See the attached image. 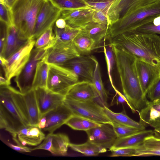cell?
I'll use <instances>...</instances> for the list:
<instances>
[{"instance_id":"484cf974","label":"cell","mask_w":160,"mask_h":160,"mask_svg":"<svg viewBox=\"0 0 160 160\" xmlns=\"http://www.w3.org/2000/svg\"><path fill=\"white\" fill-rule=\"evenodd\" d=\"M135 156H160V138L153 135L146 137L143 142L135 147Z\"/></svg>"},{"instance_id":"603a6c76","label":"cell","mask_w":160,"mask_h":160,"mask_svg":"<svg viewBox=\"0 0 160 160\" xmlns=\"http://www.w3.org/2000/svg\"><path fill=\"white\" fill-rule=\"evenodd\" d=\"M41 130L36 126H28L17 132L18 139L22 145L37 146L42 142L46 137Z\"/></svg>"},{"instance_id":"db71d44e","label":"cell","mask_w":160,"mask_h":160,"mask_svg":"<svg viewBox=\"0 0 160 160\" xmlns=\"http://www.w3.org/2000/svg\"><path fill=\"white\" fill-rule=\"evenodd\" d=\"M86 1L89 2H101L107 1H114V0H85Z\"/></svg>"},{"instance_id":"6da1fadb","label":"cell","mask_w":160,"mask_h":160,"mask_svg":"<svg viewBox=\"0 0 160 160\" xmlns=\"http://www.w3.org/2000/svg\"><path fill=\"white\" fill-rule=\"evenodd\" d=\"M114 55L115 66L122 92L133 112H139L148 101L142 92L137 71V57L123 48L110 43Z\"/></svg>"},{"instance_id":"83f0119b","label":"cell","mask_w":160,"mask_h":160,"mask_svg":"<svg viewBox=\"0 0 160 160\" xmlns=\"http://www.w3.org/2000/svg\"><path fill=\"white\" fill-rule=\"evenodd\" d=\"M103 109L105 114L113 123L133 127L142 130L145 129L146 127L139 122L135 121L128 117L124 112L117 113L104 106Z\"/></svg>"},{"instance_id":"c3c4849f","label":"cell","mask_w":160,"mask_h":160,"mask_svg":"<svg viewBox=\"0 0 160 160\" xmlns=\"http://www.w3.org/2000/svg\"><path fill=\"white\" fill-rule=\"evenodd\" d=\"M55 24V26L60 28H65L67 24L65 21L63 19L60 18L56 21Z\"/></svg>"},{"instance_id":"9c48e42d","label":"cell","mask_w":160,"mask_h":160,"mask_svg":"<svg viewBox=\"0 0 160 160\" xmlns=\"http://www.w3.org/2000/svg\"><path fill=\"white\" fill-rule=\"evenodd\" d=\"M48 49H38L34 48L28 62L20 73L15 77L14 81L22 93H25L32 89V83L37 64L45 58Z\"/></svg>"},{"instance_id":"bcb514c9","label":"cell","mask_w":160,"mask_h":160,"mask_svg":"<svg viewBox=\"0 0 160 160\" xmlns=\"http://www.w3.org/2000/svg\"><path fill=\"white\" fill-rule=\"evenodd\" d=\"M7 145L12 149L19 152H31L32 148L21 144L15 145L9 142H7Z\"/></svg>"},{"instance_id":"cb8c5ba5","label":"cell","mask_w":160,"mask_h":160,"mask_svg":"<svg viewBox=\"0 0 160 160\" xmlns=\"http://www.w3.org/2000/svg\"><path fill=\"white\" fill-rule=\"evenodd\" d=\"M154 131L145 129L130 136L122 138H117L112 147L111 151L118 149L137 146L141 144L147 137L153 135Z\"/></svg>"},{"instance_id":"d6a6232c","label":"cell","mask_w":160,"mask_h":160,"mask_svg":"<svg viewBox=\"0 0 160 160\" xmlns=\"http://www.w3.org/2000/svg\"><path fill=\"white\" fill-rule=\"evenodd\" d=\"M69 147L74 151L87 156H97L100 153L106 152L107 150L88 141L81 144H75L70 143Z\"/></svg>"},{"instance_id":"30bf717a","label":"cell","mask_w":160,"mask_h":160,"mask_svg":"<svg viewBox=\"0 0 160 160\" xmlns=\"http://www.w3.org/2000/svg\"><path fill=\"white\" fill-rule=\"evenodd\" d=\"M159 2L160 0H114L107 13L108 26L128 14Z\"/></svg>"},{"instance_id":"f546056e","label":"cell","mask_w":160,"mask_h":160,"mask_svg":"<svg viewBox=\"0 0 160 160\" xmlns=\"http://www.w3.org/2000/svg\"><path fill=\"white\" fill-rule=\"evenodd\" d=\"M49 66V64L45 61V58L38 62L33 80L32 89L46 88Z\"/></svg>"},{"instance_id":"9a60e30c","label":"cell","mask_w":160,"mask_h":160,"mask_svg":"<svg viewBox=\"0 0 160 160\" xmlns=\"http://www.w3.org/2000/svg\"><path fill=\"white\" fill-rule=\"evenodd\" d=\"M95 57L80 55L62 66L72 70L79 78L92 82L95 67Z\"/></svg>"},{"instance_id":"277c9868","label":"cell","mask_w":160,"mask_h":160,"mask_svg":"<svg viewBox=\"0 0 160 160\" xmlns=\"http://www.w3.org/2000/svg\"><path fill=\"white\" fill-rule=\"evenodd\" d=\"M47 0H17L11 8L13 25L31 39L38 15Z\"/></svg>"},{"instance_id":"b9f144b4","label":"cell","mask_w":160,"mask_h":160,"mask_svg":"<svg viewBox=\"0 0 160 160\" xmlns=\"http://www.w3.org/2000/svg\"><path fill=\"white\" fill-rule=\"evenodd\" d=\"M147 95L151 101L160 100V79L149 89Z\"/></svg>"},{"instance_id":"7c38bea8","label":"cell","mask_w":160,"mask_h":160,"mask_svg":"<svg viewBox=\"0 0 160 160\" xmlns=\"http://www.w3.org/2000/svg\"><path fill=\"white\" fill-rule=\"evenodd\" d=\"M61 10L47 0L37 17L31 39L36 40L45 31L53 27L60 18Z\"/></svg>"},{"instance_id":"f6af8a7d","label":"cell","mask_w":160,"mask_h":160,"mask_svg":"<svg viewBox=\"0 0 160 160\" xmlns=\"http://www.w3.org/2000/svg\"><path fill=\"white\" fill-rule=\"evenodd\" d=\"M8 26L0 20V54L3 51L6 41Z\"/></svg>"},{"instance_id":"d590c367","label":"cell","mask_w":160,"mask_h":160,"mask_svg":"<svg viewBox=\"0 0 160 160\" xmlns=\"http://www.w3.org/2000/svg\"><path fill=\"white\" fill-rule=\"evenodd\" d=\"M61 10L75 9L89 7L85 0H48Z\"/></svg>"},{"instance_id":"8fae6325","label":"cell","mask_w":160,"mask_h":160,"mask_svg":"<svg viewBox=\"0 0 160 160\" xmlns=\"http://www.w3.org/2000/svg\"><path fill=\"white\" fill-rule=\"evenodd\" d=\"M81 55L75 47L73 41L62 42L57 40L47 50L45 58L49 64L62 66L69 61Z\"/></svg>"},{"instance_id":"74e56055","label":"cell","mask_w":160,"mask_h":160,"mask_svg":"<svg viewBox=\"0 0 160 160\" xmlns=\"http://www.w3.org/2000/svg\"><path fill=\"white\" fill-rule=\"evenodd\" d=\"M112 126L117 138L126 137L143 130L137 128L113 123Z\"/></svg>"},{"instance_id":"ba28073f","label":"cell","mask_w":160,"mask_h":160,"mask_svg":"<svg viewBox=\"0 0 160 160\" xmlns=\"http://www.w3.org/2000/svg\"><path fill=\"white\" fill-rule=\"evenodd\" d=\"M64 103L74 115L96 122L112 125V122L104 112L103 107L94 100L77 101L65 98Z\"/></svg>"},{"instance_id":"f35d334b","label":"cell","mask_w":160,"mask_h":160,"mask_svg":"<svg viewBox=\"0 0 160 160\" xmlns=\"http://www.w3.org/2000/svg\"><path fill=\"white\" fill-rule=\"evenodd\" d=\"M0 18L8 26L13 25L11 8L4 0H0Z\"/></svg>"},{"instance_id":"f1b7e54d","label":"cell","mask_w":160,"mask_h":160,"mask_svg":"<svg viewBox=\"0 0 160 160\" xmlns=\"http://www.w3.org/2000/svg\"><path fill=\"white\" fill-rule=\"evenodd\" d=\"M73 44L81 55L89 54L97 48L95 41L81 32L73 41Z\"/></svg>"},{"instance_id":"7402d4cb","label":"cell","mask_w":160,"mask_h":160,"mask_svg":"<svg viewBox=\"0 0 160 160\" xmlns=\"http://www.w3.org/2000/svg\"><path fill=\"white\" fill-rule=\"evenodd\" d=\"M138 112L139 122L146 127L150 126L155 128L160 126V100H148L146 106Z\"/></svg>"},{"instance_id":"2e32d148","label":"cell","mask_w":160,"mask_h":160,"mask_svg":"<svg viewBox=\"0 0 160 160\" xmlns=\"http://www.w3.org/2000/svg\"><path fill=\"white\" fill-rule=\"evenodd\" d=\"M34 90L41 118L62 103L65 98V96L54 93L47 88H39Z\"/></svg>"},{"instance_id":"f5cc1de1","label":"cell","mask_w":160,"mask_h":160,"mask_svg":"<svg viewBox=\"0 0 160 160\" xmlns=\"http://www.w3.org/2000/svg\"><path fill=\"white\" fill-rule=\"evenodd\" d=\"M17 0H4L6 3L11 8Z\"/></svg>"},{"instance_id":"e0dca14e","label":"cell","mask_w":160,"mask_h":160,"mask_svg":"<svg viewBox=\"0 0 160 160\" xmlns=\"http://www.w3.org/2000/svg\"><path fill=\"white\" fill-rule=\"evenodd\" d=\"M94 9L89 7L62 10L60 18L63 19L67 24L72 27L82 28L92 22V16Z\"/></svg>"},{"instance_id":"f907efd6","label":"cell","mask_w":160,"mask_h":160,"mask_svg":"<svg viewBox=\"0 0 160 160\" xmlns=\"http://www.w3.org/2000/svg\"><path fill=\"white\" fill-rule=\"evenodd\" d=\"M10 82L1 75L0 78V85H10Z\"/></svg>"},{"instance_id":"8d00e7d4","label":"cell","mask_w":160,"mask_h":160,"mask_svg":"<svg viewBox=\"0 0 160 160\" xmlns=\"http://www.w3.org/2000/svg\"><path fill=\"white\" fill-rule=\"evenodd\" d=\"M104 52L107 64L108 74L109 79L112 87L115 91L117 89L113 83L112 77V72L115 65V59L111 45H104Z\"/></svg>"},{"instance_id":"ee69618b","label":"cell","mask_w":160,"mask_h":160,"mask_svg":"<svg viewBox=\"0 0 160 160\" xmlns=\"http://www.w3.org/2000/svg\"><path fill=\"white\" fill-rule=\"evenodd\" d=\"M113 1H111L101 2H86L88 6L90 7L108 13L109 8Z\"/></svg>"},{"instance_id":"d4e9b609","label":"cell","mask_w":160,"mask_h":160,"mask_svg":"<svg viewBox=\"0 0 160 160\" xmlns=\"http://www.w3.org/2000/svg\"><path fill=\"white\" fill-rule=\"evenodd\" d=\"M22 95L29 125L37 126L41 117L34 90L32 89Z\"/></svg>"},{"instance_id":"44dd1931","label":"cell","mask_w":160,"mask_h":160,"mask_svg":"<svg viewBox=\"0 0 160 160\" xmlns=\"http://www.w3.org/2000/svg\"><path fill=\"white\" fill-rule=\"evenodd\" d=\"M29 40L24 37L14 25L8 26L5 45L0 57L8 59L24 46Z\"/></svg>"},{"instance_id":"836d02e7","label":"cell","mask_w":160,"mask_h":160,"mask_svg":"<svg viewBox=\"0 0 160 160\" xmlns=\"http://www.w3.org/2000/svg\"><path fill=\"white\" fill-rule=\"evenodd\" d=\"M53 31L57 40L67 42L73 41L81 32L82 28L72 27L67 24L65 28H62L54 26Z\"/></svg>"},{"instance_id":"5b68a950","label":"cell","mask_w":160,"mask_h":160,"mask_svg":"<svg viewBox=\"0 0 160 160\" xmlns=\"http://www.w3.org/2000/svg\"><path fill=\"white\" fill-rule=\"evenodd\" d=\"M160 16V2L149 7L127 14L108 26L106 39L110 41L116 37L135 30L138 27L153 22Z\"/></svg>"},{"instance_id":"ac0fdd59","label":"cell","mask_w":160,"mask_h":160,"mask_svg":"<svg viewBox=\"0 0 160 160\" xmlns=\"http://www.w3.org/2000/svg\"><path fill=\"white\" fill-rule=\"evenodd\" d=\"M73 115L71 109L63 102L43 116L46 118V126L43 130L49 133H53L57 129L65 124Z\"/></svg>"},{"instance_id":"4dcf8cb0","label":"cell","mask_w":160,"mask_h":160,"mask_svg":"<svg viewBox=\"0 0 160 160\" xmlns=\"http://www.w3.org/2000/svg\"><path fill=\"white\" fill-rule=\"evenodd\" d=\"M95 67L92 83L103 106L107 107L108 94L103 84L99 62L95 57Z\"/></svg>"},{"instance_id":"ffe728a7","label":"cell","mask_w":160,"mask_h":160,"mask_svg":"<svg viewBox=\"0 0 160 160\" xmlns=\"http://www.w3.org/2000/svg\"><path fill=\"white\" fill-rule=\"evenodd\" d=\"M68 136L63 133H49L44 139V149L55 155L65 156L70 143Z\"/></svg>"},{"instance_id":"ab89813d","label":"cell","mask_w":160,"mask_h":160,"mask_svg":"<svg viewBox=\"0 0 160 160\" xmlns=\"http://www.w3.org/2000/svg\"><path fill=\"white\" fill-rule=\"evenodd\" d=\"M134 31L143 33L160 35V24L155 25L152 22L138 27Z\"/></svg>"},{"instance_id":"816d5d0a","label":"cell","mask_w":160,"mask_h":160,"mask_svg":"<svg viewBox=\"0 0 160 160\" xmlns=\"http://www.w3.org/2000/svg\"><path fill=\"white\" fill-rule=\"evenodd\" d=\"M153 135L156 138H160V126L154 128Z\"/></svg>"},{"instance_id":"5bb4252c","label":"cell","mask_w":160,"mask_h":160,"mask_svg":"<svg viewBox=\"0 0 160 160\" xmlns=\"http://www.w3.org/2000/svg\"><path fill=\"white\" fill-rule=\"evenodd\" d=\"M136 64L139 82L144 95L146 97L149 89L160 79V70L137 58Z\"/></svg>"},{"instance_id":"60d3db41","label":"cell","mask_w":160,"mask_h":160,"mask_svg":"<svg viewBox=\"0 0 160 160\" xmlns=\"http://www.w3.org/2000/svg\"><path fill=\"white\" fill-rule=\"evenodd\" d=\"M110 157H132L135 156L136 148L135 147L124 148L111 151Z\"/></svg>"},{"instance_id":"7bdbcfd3","label":"cell","mask_w":160,"mask_h":160,"mask_svg":"<svg viewBox=\"0 0 160 160\" xmlns=\"http://www.w3.org/2000/svg\"><path fill=\"white\" fill-rule=\"evenodd\" d=\"M92 16V21L96 23L108 26L107 12L94 8Z\"/></svg>"},{"instance_id":"d6986e66","label":"cell","mask_w":160,"mask_h":160,"mask_svg":"<svg viewBox=\"0 0 160 160\" xmlns=\"http://www.w3.org/2000/svg\"><path fill=\"white\" fill-rule=\"evenodd\" d=\"M98 97L93 83L83 80L78 81L71 87L65 98L77 101H86L94 100Z\"/></svg>"},{"instance_id":"1f68e13d","label":"cell","mask_w":160,"mask_h":160,"mask_svg":"<svg viewBox=\"0 0 160 160\" xmlns=\"http://www.w3.org/2000/svg\"><path fill=\"white\" fill-rule=\"evenodd\" d=\"M65 124L73 130L85 131L100 126L102 123L73 115L67 121Z\"/></svg>"},{"instance_id":"7a4b0ae2","label":"cell","mask_w":160,"mask_h":160,"mask_svg":"<svg viewBox=\"0 0 160 160\" xmlns=\"http://www.w3.org/2000/svg\"><path fill=\"white\" fill-rule=\"evenodd\" d=\"M22 94L10 85H0V128L17 138V132L29 125Z\"/></svg>"},{"instance_id":"11a10c76","label":"cell","mask_w":160,"mask_h":160,"mask_svg":"<svg viewBox=\"0 0 160 160\" xmlns=\"http://www.w3.org/2000/svg\"></svg>"},{"instance_id":"52a82bcc","label":"cell","mask_w":160,"mask_h":160,"mask_svg":"<svg viewBox=\"0 0 160 160\" xmlns=\"http://www.w3.org/2000/svg\"><path fill=\"white\" fill-rule=\"evenodd\" d=\"M36 40L31 39L22 47L8 59L0 57V64L5 78L10 82L18 76L29 59L31 52L34 48Z\"/></svg>"},{"instance_id":"4316f807","label":"cell","mask_w":160,"mask_h":160,"mask_svg":"<svg viewBox=\"0 0 160 160\" xmlns=\"http://www.w3.org/2000/svg\"><path fill=\"white\" fill-rule=\"evenodd\" d=\"M108 26L92 22L82 28V32L95 42L97 48L100 43L106 39Z\"/></svg>"},{"instance_id":"681fc988","label":"cell","mask_w":160,"mask_h":160,"mask_svg":"<svg viewBox=\"0 0 160 160\" xmlns=\"http://www.w3.org/2000/svg\"><path fill=\"white\" fill-rule=\"evenodd\" d=\"M46 123V118L45 116L41 118L37 125L40 129H43L45 127Z\"/></svg>"},{"instance_id":"7dc6e473","label":"cell","mask_w":160,"mask_h":160,"mask_svg":"<svg viewBox=\"0 0 160 160\" xmlns=\"http://www.w3.org/2000/svg\"><path fill=\"white\" fill-rule=\"evenodd\" d=\"M115 92L118 95L117 98V102L120 103L126 102L129 106L128 102L125 96L118 91V90Z\"/></svg>"},{"instance_id":"4fadbf2b","label":"cell","mask_w":160,"mask_h":160,"mask_svg":"<svg viewBox=\"0 0 160 160\" xmlns=\"http://www.w3.org/2000/svg\"><path fill=\"white\" fill-rule=\"evenodd\" d=\"M88 141L102 148L110 149L117 138L112 124L102 123L85 131Z\"/></svg>"},{"instance_id":"3957f363","label":"cell","mask_w":160,"mask_h":160,"mask_svg":"<svg viewBox=\"0 0 160 160\" xmlns=\"http://www.w3.org/2000/svg\"><path fill=\"white\" fill-rule=\"evenodd\" d=\"M110 43L123 48L160 70V36L158 34L133 31L116 37Z\"/></svg>"},{"instance_id":"8992f818","label":"cell","mask_w":160,"mask_h":160,"mask_svg":"<svg viewBox=\"0 0 160 160\" xmlns=\"http://www.w3.org/2000/svg\"><path fill=\"white\" fill-rule=\"evenodd\" d=\"M79 78L70 69L62 66L49 64L46 88L66 96L71 87Z\"/></svg>"},{"instance_id":"e575fe53","label":"cell","mask_w":160,"mask_h":160,"mask_svg":"<svg viewBox=\"0 0 160 160\" xmlns=\"http://www.w3.org/2000/svg\"><path fill=\"white\" fill-rule=\"evenodd\" d=\"M53 27H51L40 35L35 41L34 48L38 49H48L57 40Z\"/></svg>"}]
</instances>
